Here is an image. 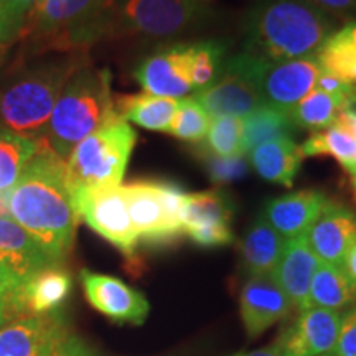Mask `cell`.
I'll use <instances>...</instances> for the list:
<instances>
[{"instance_id":"d590c367","label":"cell","mask_w":356,"mask_h":356,"mask_svg":"<svg viewBox=\"0 0 356 356\" xmlns=\"http://www.w3.org/2000/svg\"><path fill=\"white\" fill-rule=\"evenodd\" d=\"M29 12L19 0H0V44L20 37Z\"/></svg>"},{"instance_id":"ab89813d","label":"cell","mask_w":356,"mask_h":356,"mask_svg":"<svg viewBox=\"0 0 356 356\" xmlns=\"http://www.w3.org/2000/svg\"><path fill=\"white\" fill-rule=\"evenodd\" d=\"M315 6L323 8L337 17H353L356 15V0H310Z\"/></svg>"},{"instance_id":"f546056e","label":"cell","mask_w":356,"mask_h":356,"mask_svg":"<svg viewBox=\"0 0 356 356\" xmlns=\"http://www.w3.org/2000/svg\"><path fill=\"white\" fill-rule=\"evenodd\" d=\"M37 150V140L0 127V193H8Z\"/></svg>"},{"instance_id":"d6986e66","label":"cell","mask_w":356,"mask_h":356,"mask_svg":"<svg viewBox=\"0 0 356 356\" xmlns=\"http://www.w3.org/2000/svg\"><path fill=\"white\" fill-rule=\"evenodd\" d=\"M66 330L60 312L12 320L0 327V356H47Z\"/></svg>"},{"instance_id":"ffe728a7","label":"cell","mask_w":356,"mask_h":356,"mask_svg":"<svg viewBox=\"0 0 356 356\" xmlns=\"http://www.w3.org/2000/svg\"><path fill=\"white\" fill-rule=\"evenodd\" d=\"M328 200L318 190H300L269 200L261 216L286 239L300 238L307 234Z\"/></svg>"},{"instance_id":"7402d4cb","label":"cell","mask_w":356,"mask_h":356,"mask_svg":"<svg viewBox=\"0 0 356 356\" xmlns=\"http://www.w3.org/2000/svg\"><path fill=\"white\" fill-rule=\"evenodd\" d=\"M73 289V279L63 266H50L40 270L19 289V309L24 317L56 314Z\"/></svg>"},{"instance_id":"603a6c76","label":"cell","mask_w":356,"mask_h":356,"mask_svg":"<svg viewBox=\"0 0 356 356\" xmlns=\"http://www.w3.org/2000/svg\"><path fill=\"white\" fill-rule=\"evenodd\" d=\"M249 162L257 175L266 181L292 186L297 173L302 167L304 155L300 152V145L293 139H274L264 144L256 145L248 152Z\"/></svg>"},{"instance_id":"6da1fadb","label":"cell","mask_w":356,"mask_h":356,"mask_svg":"<svg viewBox=\"0 0 356 356\" xmlns=\"http://www.w3.org/2000/svg\"><path fill=\"white\" fill-rule=\"evenodd\" d=\"M8 216L63 266L73 251L79 216L66 178V160L44 137L37 139L33 157L8 191Z\"/></svg>"},{"instance_id":"484cf974","label":"cell","mask_w":356,"mask_h":356,"mask_svg":"<svg viewBox=\"0 0 356 356\" xmlns=\"http://www.w3.org/2000/svg\"><path fill=\"white\" fill-rule=\"evenodd\" d=\"M356 304V284L341 267L320 262L310 284L307 307L341 312Z\"/></svg>"},{"instance_id":"8992f818","label":"cell","mask_w":356,"mask_h":356,"mask_svg":"<svg viewBox=\"0 0 356 356\" xmlns=\"http://www.w3.org/2000/svg\"><path fill=\"white\" fill-rule=\"evenodd\" d=\"M136 142V131L119 114L89 134L66 157L71 193L121 185Z\"/></svg>"},{"instance_id":"7dc6e473","label":"cell","mask_w":356,"mask_h":356,"mask_svg":"<svg viewBox=\"0 0 356 356\" xmlns=\"http://www.w3.org/2000/svg\"><path fill=\"white\" fill-rule=\"evenodd\" d=\"M81 356H96L95 353H91V351H89L88 348H84L83 350V353H81Z\"/></svg>"},{"instance_id":"9a60e30c","label":"cell","mask_w":356,"mask_h":356,"mask_svg":"<svg viewBox=\"0 0 356 356\" xmlns=\"http://www.w3.org/2000/svg\"><path fill=\"white\" fill-rule=\"evenodd\" d=\"M127 211L137 241L149 246H167L184 236L173 228L160 200L157 180H136L122 185Z\"/></svg>"},{"instance_id":"277c9868","label":"cell","mask_w":356,"mask_h":356,"mask_svg":"<svg viewBox=\"0 0 356 356\" xmlns=\"http://www.w3.org/2000/svg\"><path fill=\"white\" fill-rule=\"evenodd\" d=\"M89 61L86 51L53 53L26 66L0 91V127L32 139L47 131L61 89Z\"/></svg>"},{"instance_id":"60d3db41","label":"cell","mask_w":356,"mask_h":356,"mask_svg":"<svg viewBox=\"0 0 356 356\" xmlns=\"http://www.w3.org/2000/svg\"><path fill=\"white\" fill-rule=\"evenodd\" d=\"M338 119H341V121L346 122L351 127V131H353V136H355V144H356V97L346 102L345 108L341 109L340 115H338Z\"/></svg>"},{"instance_id":"2e32d148","label":"cell","mask_w":356,"mask_h":356,"mask_svg":"<svg viewBox=\"0 0 356 356\" xmlns=\"http://www.w3.org/2000/svg\"><path fill=\"white\" fill-rule=\"evenodd\" d=\"M292 304L273 274L249 275L239 293V312L244 330L251 338L264 333L280 320L287 318Z\"/></svg>"},{"instance_id":"e0dca14e","label":"cell","mask_w":356,"mask_h":356,"mask_svg":"<svg viewBox=\"0 0 356 356\" xmlns=\"http://www.w3.org/2000/svg\"><path fill=\"white\" fill-rule=\"evenodd\" d=\"M305 238L320 262L341 267L345 256L356 244V213L328 200Z\"/></svg>"},{"instance_id":"681fc988","label":"cell","mask_w":356,"mask_h":356,"mask_svg":"<svg viewBox=\"0 0 356 356\" xmlns=\"http://www.w3.org/2000/svg\"><path fill=\"white\" fill-rule=\"evenodd\" d=\"M325 356H333V355H325Z\"/></svg>"},{"instance_id":"1f68e13d","label":"cell","mask_w":356,"mask_h":356,"mask_svg":"<svg viewBox=\"0 0 356 356\" xmlns=\"http://www.w3.org/2000/svg\"><path fill=\"white\" fill-rule=\"evenodd\" d=\"M228 48L218 40L191 43L190 79L195 91H202L215 81L226 61Z\"/></svg>"},{"instance_id":"8d00e7d4","label":"cell","mask_w":356,"mask_h":356,"mask_svg":"<svg viewBox=\"0 0 356 356\" xmlns=\"http://www.w3.org/2000/svg\"><path fill=\"white\" fill-rule=\"evenodd\" d=\"M19 286L0 270V327L12 320L22 318L19 309Z\"/></svg>"},{"instance_id":"30bf717a","label":"cell","mask_w":356,"mask_h":356,"mask_svg":"<svg viewBox=\"0 0 356 356\" xmlns=\"http://www.w3.org/2000/svg\"><path fill=\"white\" fill-rule=\"evenodd\" d=\"M234 204L220 188L186 193L181 207V231L203 248L228 246L234 241Z\"/></svg>"},{"instance_id":"ba28073f","label":"cell","mask_w":356,"mask_h":356,"mask_svg":"<svg viewBox=\"0 0 356 356\" xmlns=\"http://www.w3.org/2000/svg\"><path fill=\"white\" fill-rule=\"evenodd\" d=\"M262 66L264 61L246 51L226 58L215 81L193 97L213 118H246L266 104L261 92Z\"/></svg>"},{"instance_id":"c3c4849f","label":"cell","mask_w":356,"mask_h":356,"mask_svg":"<svg viewBox=\"0 0 356 356\" xmlns=\"http://www.w3.org/2000/svg\"><path fill=\"white\" fill-rule=\"evenodd\" d=\"M200 2H204V3H207V2H210V0H200Z\"/></svg>"},{"instance_id":"cb8c5ba5","label":"cell","mask_w":356,"mask_h":356,"mask_svg":"<svg viewBox=\"0 0 356 356\" xmlns=\"http://www.w3.org/2000/svg\"><path fill=\"white\" fill-rule=\"evenodd\" d=\"M286 243L287 239L280 236L264 218H257L246 231L241 243V266L248 277L273 274Z\"/></svg>"},{"instance_id":"5b68a950","label":"cell","mask_w":356,"mask_h":356,"mask_svg":"<svg viewBox=\"0 0 356 356\" xmlns=\"http://www.w3.org/2000/svg\"><path fill=\"white\" fill-rule=\"evenodd\" d=\"M114 115L118 113L109 70L96 68L89 61L74 71L61 89L43 137L66 160L74 145Z\"/></svg>"},{"instance_id":"7a4b0ae2","label":"cell","mask_w":356,"mask_h":356,"mask_svg":"<svg viewBox=\"0 0 356 356\" xmlns=\"http://www.w3.org/2000/svg\"><path fill=\"white\" fill-rule=\"evenodd\" d=\"M333 32V17L310 0H259L244 20V51L269 63L300 60Z\"/></svg>"},{"instance_id":"83f0119b","label":"cell","mask_w":356,"mask_h":356,"mask_svg":"<svg viewBox=\"0 0 356 356\" xmlns=\"http://www.w3.org/2000/svg\"><path fill=\"white\" fill-rule=\"evenodd\" d=\"M243 150L248 154L256 145L274 139H292L297 127L287 113L273 106H261L243 119Z\"/></svg>"},{"instance_id":"44dd1931","label":"cell","mask_w":356,"mask_h":356,"mask_svg":"<svg viewBox=\"0 0 356 356\" xmlns=\"http://www.w3.org/2000/svg\"><path fill=\"white\" fill-rule=\"evenodd\" d=\"M318 264V257L310 249L305 236L287 239L273 277L289 297L293 309H307L310 284Z\"/></svg>"},{"instance_id":"52a82bcc","label":"cell","mask_w":356,"mask_h":356,"mask_svg":"<svg viewBox=\"0 0 356 356\" xmlns=\"http://www.w3.org/2000/svg\"><path fill=\"white\" fill-rule=\"evenodd\" d=\"M210 15L200 0H115L113 35L165 40L190 32Z\"/></svg>"},{"instance_id":"b9f144b4","label":"cell","mask_w":356,"mask_h":356,"mask_svg":"<svg viewBox=\"0 0 356 356\" xmlns=\"http://www.w3.org/2000/svg\"><path fill=\"white\" fill-rule=\"evenodd\" d=\"M341 269H343L345 274L348 275V277L356 284V244L350 249L348 254L345 256V261H343V266H341Z\"/></svg>"},{"instance_id":"5bb4252c","label":"cell","mask_w":356,"mask_h":356,"mask_svg":"<svg viewBox=\"0 0 356 356\" xmlns=\"http://www.w3.org/2000/svg\"><path fill=\"white\" fill-rule=\"evenodd\" d=\"M320 65L315 56L300 60L264 61L261 71V92L267 106L289 111L315 89Z\"/></svg>"},{"instance_id":"4dcf8cb0","label":"cell","mask_w":356,"mask_h":356,"mask_svg":"<svg viewBox=\"0 0 356 356\" xmlns=\"http://www.w3.org/2000/svg\"><path fill=\"white\" fill-rule=\"evenodd\" d=\"M345 104L346 102L337 99L327 92L314 89L287 114L297 129L314 134L333 126L338 121V115L345 108Z\"/></svg>"},{"instance_id":"3957f363","label":"cell","mask_w":356,"mask_h":356,"mask_svg":"<svg viewBox=\"0 0 356 356\" xmlns=\"http://www.w3.org/2000/svg\"><path fill=\"white\" fill-rule=\"evenodd\" d=\"M115 0H40L20 37L32 53L86 51L114 32Z\"/></svg>"},{"instance_id":"4fadbf2b","label":"cell","mask_w":356,"mask_h":356,"mask_svg":"<svg viewBox=\"0 0 356 356\" xmlns=\"http://www.w3.org/2000/svg\"><path fill=\"white\" fill-rule=\"evenodd\" d=\"M81 284L84 296L91 307L115 323L140 325L150 312L149 300L137 291L114 275L92 273L83 269Z\"/></svg>"},{"instance_id":"d4e9b609","label":"cell","mask_w":356,"mask_h":356,"mask_svg":"<svg viewBox=\"0 0 356 356\" xmlns=\"http://www.w3.org/2000/svg\"><path fill=\"white\" fill-rule=\"evenodd\" d=\"M178 101L172 97L152 96L149 92L114 96L115 113L127 122L137 124L147 131L168 132Z\"/></svg>"},{"instance_id":"f6af8a7d","label":"cell","mask_w":356,"mask_h":356,"mask_svg":"<svg viewBox=\"0 0 356 356\" xmlns=\"http://www.w3.org/2000/svg\"><path fill=\"white\" fill-rule=\"evenodd\" d=\"M19 2L24 3V6H25L26 8H29V10H32L33 6H37L40 0H19Z\"/></svg>"},{"instance_id":"f1b7e54d","label":"cell","mask_w":356,"mask_h":356,"mask_svg":"<svg viewBox=\"0 0 356 356\" xmlns=\"http://www.w3.org/2000/svg\"><path fill=\"white\" fill-rule=\"evenodd\" d=\"M320 68L333 74L356 91V43L350 37L346 25L335 30L317 51Z\"/></svg>"},{"instance_id":"ee69618b","label":"cell","mask_w":356,"mask_h":356,"mask_svg":"<svg viewBox=\"0 0 356 356\" xmlns=\"http://www.w3.org/2000/svg\"><path fill=\"white\" fill-rule=\"evenodd\" d=\"M346 29H348V32H350V37L353 38V42L356 43V20L350 22V24H346Z\"/></svg>"},{"instance_id":"7c38bea8","label":"cell","mask_w":356,"mask_h":356,"mask_svg":"<svg viewBox=\"0 0 356 356\" xmlns=\"http://www.w3.org/2000/svg\"><path fill=\"white\" fill-rule=\"evenodd\" d=\"M191 43H175L150 53L134 71V78L152 96L178 99L193 91L190 79Z\"/></svg>"},{"instance_id":"8fae6325","label":"cell","mask_w":356,"mask_h":356,"mask_svg":"<svg viewBox=\"0 0 356 356\" xmlns=\"http://www.w3.org/2000/svg\"><path fill=\"white\" fill-rule=\"evenodd\" d=\"M341 312L307 307L275 338L274 348L280 356H325L337 346Z\"/></svg>"},{"instance_id":"bcb514c9","label":"cell","mask_w":356,"mask_h":356,"mask_svg":"<svg viewBox=\"0 0 356 356\" xmlns=\"http://www.w3.org/2000/svg\"><path fill=\"white\" fill-rule=\"evenodd\" d=\"M351 190H353V198L356 202V175H353V178H351Z\"/></svg>"},{"instance_id":"f35d334b","label":"cell","mask_w":356,"mask_h":356,"mask_svg":"<svg viewBox=\"0 0 356 356\" xmlns=\"http://www.w3.org/2000/svg\"><path fill=\"white\" fill-rule=\"evenodd\" d=\"M84 348H86V346H84L83 341L66 330L63 335L53 343L50 353L47 356H81Z\"/></svg>"},{"instance_id":"9c48e42d","label":"cell","mask_w":356,"mask_h":356,"mask_svg":"<svg viewBox=\"0 0 356 356\" xmlns=\"http://www.w3.org/2000/svg\"><path fill=\"white\" fill-rule=\"evenodd\" d=\"M71 195L79 220H83L89 228L114 248H118L124 256L132 259L139 241L129 218L122 185L78 191Z\"/></svg>"},{"instance_id":"e575fe53","label":"cell","mask_w":356,"mask_h":356,"mask_svg":"<svg viewBox=\"0 0 356 356\" xmlns=\"http://www.w3.org/2000/svg\"><path fill=\"white\" fill-rule=\"evenodd\" d=\"M197 154L200 157V162L203 163L204 170H207L208 177L215 185H226L233 184V181L241 180L248 175L249 165L244 159L241 157H218L208 152L207 149L200 147L197 149Z\"/></svg>"},{"instance_id":"4316f807","label":"cell","mask_w":356,"mask_h":356,"mask_svg":"<svg viewBox=\"0 0 356 356\" xmlns=\"http://www.w3.org/2000/svg\"><path fill=\"white\" fill-rule=\"evenodd\" d=\"M300 152L305 157H333L351 175H356V144L353 131L348 124L338 119L328 129L314 132L300 145Z\"/></svg>"},{"instance_id":"836d02e7","label":"cell","mask_w":356,"mask_h":356,"mask_svg":"<svg viewBox=\"0 0 356 356\" xmlns=\"http://www.w3.org/2000/svg\"><path fill=\"white\" fill-rule=\"evenodd\" d=\"M243 134L244 122L243 118H233V115H221L215 118L204 137L203 149L218 157H241L243 150Z\"/></svg>"},{"instance_id":"d6a6232c","label":"cell","mask_w":356,"mask_h":356,"mask_svg":"<svg viewBox=\"0 0 356 356\" xmlns=\"http://www.w3.org/2000/svg\"><path fill=\"white\" fill-rule=\"evenodd\" d=\"M211 118L193 96L181 97L173 114L168 134L185 142H202L210 129Z\"/></svg>"},{"instance_id":"7bdbcfd3","label":"cell","mask_w":356,"mask_h":356,"mask_svg":"<svg viewBox=\"0 0 356 356\" xmlns=\"http://www.w3.org/2000/svg\"><path fill=\"white\" fill-rule=\"evenodd\" d=\"M234 356H280V355L277 353V350L270 345V346H267V348H261L256 351H246V353H239Z\"/></svg>"},{"instance_id":"ac0fdd59","label":"cell","mask_w":356,"mask_h":356,"mask_svg":"<svg viewBox=\"0 0 356 356\" xmlns=\"http://www.w3.org/2000/svg\"><path fill=\"white\" fill-rule=\"evenodd\" d=\"M56 264L10 216H0V270L22 287L40 270Z\"/></svg>"},{"instance_id":"74e56055","label":"cell","mask_w":356,"mask_h":356,"mask_svg":"<svg viewBox=\"0 0 356 356\" xmlns=\"http://www.w3.org/2000/svg\"><path fill=\"white\" fill-rule=\"evenodd\" d=\"M333 356H356V304L346 314H341L340 333Z\"/></svg>"}]
</instances>
